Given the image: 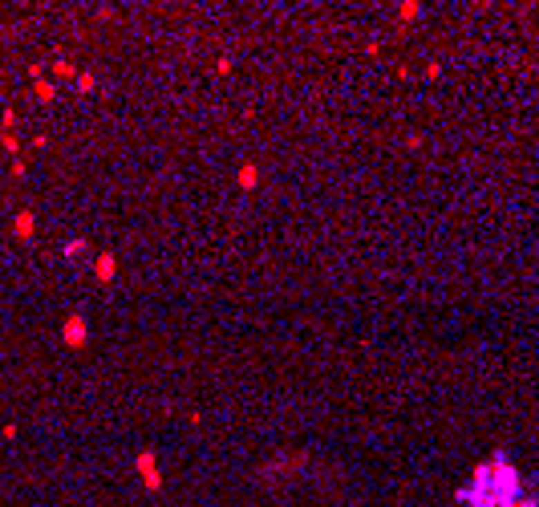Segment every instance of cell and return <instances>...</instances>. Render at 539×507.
Masks as SVG:
<instances>
[{"label": "cell", "instance_id": "obj_1", "mask_svg": "<svg viewBox=\"0 0 539 507\" xmlns=\"http://www.w3.org/2000/svg\"><path fill=\"white\" fill-rule=\"evenodd\" d=\"M486 487H491V507H511L519 499V471L507 463V454H495L486 463Z\"/></svg>", "mask_w": 539, "mask_h": 507}, {"label": "cell", "instance_id": "obj_2", "mask_svg": "<svg viewBox=\"0 0 539 507\" xmlns=\"http://www.w3.org/2000/svg\"><path fill=\"white\" fill-rule=\"evenodd\" d=\"M134 467H138V479H142L146 491H162V471H158V454L154 450H138Z\"/></svg>", "mask_w": 539, "mask_h": 507}, {"label": "cell", "instance_id": "obj_3", "mask_svg": "<svg viewBox=\"0 0 539 507\" xmlns=\"http://www.w3.org/2000/svg\"><path fill=\"white\" fill-rule=\"evenodd\" d=\"M86 337H90V329H86V317H82V313H69V317L61 321V341H65L69 349H82Z\"/></svg>", "mask_w": 539, "mask_h": 507}, {"label": "cell", "instance_id": "obj_4", "mask_svg": "<svg viewBox=\"0 0 539 507\" xmlns=\"http://www.w3.org/2000/svg\"><path fill=\"white\" fill-rule=\"evenodd\" d=\"M93 276H97L102 284H110V280L118 276V256H114V252H97V260H93Z\"/></svg>", "mask_w": 539, "mask_h": 507}, {"label": "cell", "instance_id": "obj_5", "mask_svg": "<svg viewBox=\"0 0 539 507\" xmlns=\"http://www.w3.org/2000/svg\"><path fill=\"white\" fill-rule=\"evenodd\" d=\"M12 236H17V239H32V236H37V215H32L29 208L17 211V219H12Z\"/></svg>", "mask_w": 539, "mask_h": 507}, {"label": "cell", "instance_id": "obj_6", "mask_svg": "<svg viewBox=\"0 0 539 507\" xmlns=\"http://www.w3.org/2000/svg\"><path fill=\"white\" fill-rule=\"evenodd\" d=\"M236 179H240V187H243V191H252V187L260 183V171H256L252 163H243V167H240V175H236Z\"/></svg>", "mask_w": 539, "mask_h": 507}, {"label": "cell", "instance_id": "obj_7", "mask_svg": "<svg viewBox=\"0 0 539 507\" xmlns=\"http://www.w3.org/2000/svg\"><path fill=\"white\" fill-rule=\"evenodd\" d=\"M53 77H77V65L69 57H53Z\"/></svg>", "mask_w": 539, "mask_h": 507}, {"label": "cell", "instance_id": "obj_8", "mask_svg": "<svg viewBox=\"0 0 539 507\" xmlns=\"http://www.w3.org/2000/svg\"><path fill=\"white\" fill-rule=\"evenodd\" d=\"M32 98H37V102H53V82H49V77L32 82Z\"/></svg>", "mask_w": 539, "mask_h": 507}, {"label": "cell", "instance_id": "obj_9", "mask_svg": "<svg viewBox=\"0 0 539 507\" xmlns=\"http://www.w3.org/2000/svg\"><path fill=\"white\" fill-rule=\"evenodd\" d=\"M86 252H90L86 239H69V243H65V256H69V260H77V256H86Z\"/></svg>", "mask_w": 539, "mask_h": 507}, {"label": "cell", "instance_id": "obj_10", "mask_svg": "<svg viewBox=\"0 0 539 507\" xmlns=\"http://www.w3.org/2000/svg\"><path fill=\"white\" fill-rule=\"evenodd\" d=\"M73 82H77V90H82V93L97 90V77H93V73H82V69H77V77H73Z\"/></svg>", "mask_w": 539, "mask_h": 507}, {"label": "cell", "instance_id": "obj_11", "mask_svg": "<svg viewBox=\"0 0 539 507\" xmlns=\"http://www.w3.org/2000/svg\"><path fill=\"white\" fill-rule=\"evenodd\" d=\"M0 147L8 150V154H17V150H21V138H17V134H8V130H0Z\"/></svg>", "mask_w": 539, "mask_h": 507}, {"label": "cell", "instance_id": "obj_12", "mask_svg": "<svg viewBox=\"0 0 539 507\" xmlns=\"http://www.w3.org/2000/svg\"><path fill=\"white\" fill-rule=\"evenodd\" d=\"M418 12H422V4H414V0H406V4L397 8V17H401V21H414Z\"/></svg>", "mask_w": 539, "mask_h": 507}, {"label": "cell", "instance_id": "obj_13", "mask_svg": "<svg viewBox=\"0 0 539 507\" xmlns=\"http://www.w3.org/2000/svg\"><path fill=\"white\" fill-rule=\"evenodd\" d=\"M12 126H17V110H4V114H0V130L12 134Z\"/></svg>", "mask_w": 539, "mask_h": 507}, {"label": "cell", "instance_id": "obj_14", "mask_svg": "<svg viewBox=\"0 0 539 507\" xmlns=\"http://www.w3.org/2000/svg\"><path fill=\"white\" fill-rule=\"evenodd\" d=\"M215 73H219V77H227V73H231V57H219V61H215Z\"/></svg>", "mask_w": 539, "mask_h": 507}, {"label": "cell", "instance_id": "obj_15", "mask_svg": "<svg viewBox=\"0 0 539 507\" xmlns=\"http://www.w3.org/2000/svg\"><path fill=\"white\" fill-rule=\"evenodd\" d=\"M511 507H539V504H536V499H523V495H519V499H515Z\"/></svg>", "mask_w": 539, "mask_h": 507}]
</instances>
